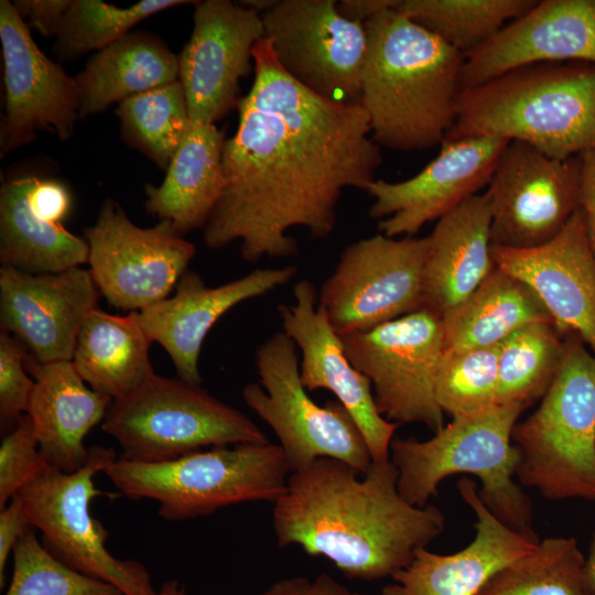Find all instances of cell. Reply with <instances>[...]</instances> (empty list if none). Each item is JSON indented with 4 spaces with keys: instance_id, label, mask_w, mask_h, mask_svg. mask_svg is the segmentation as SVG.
<instances>
[{
    "instance_id": "34",
    "label": "cell",
    "mask_w": 595,
    "mask_h": 595,
    "mask_svg": "<svg viewBox=\"0 0 595 595\" xmlns=\"http://www.w3.org/2000/svg\"><path fill=\"white\" fill-rule=\"evenodd\" d=\"M574 538L551 537L497 571L476 595H595Z\"/></svg>"
},
{
    "instance_id": "48",
    "label": "cell",
    "mask_w": 595,
    "mask_h": 595,
    "mask_svg": "<svg viewBox=\"0 0 595 595\" xmlns=\"http://www.w3.org/2000/svg\"><path fill=\"white\" fill-rule=\"evenodd\" d=\"M156 595H186L185 587L178 581L165 582L158 591Z\"/></svg>"
},
{
    "instance_id": "13",
    "label": "cell",
    "mask_w": 595,
    "mask_h": 595,
    "mask_svg": "<svg viewBox=\"0 0 595 595\" xmlns=\"http://www.w3.org/2000/svg\"><path fill=\"white\" fill-rule=\"evenodd\" d=\"M88 264L99 293L116 309L139 312L167 296L195 255V247L166 220L143 228L112 199L85 229Z\"/></svg>"
},
{
    "instance_id": "35",
    "label": "cell",
    "mask_w": 595,
    "mask_h": 595,
    "mask_svg": "<svg viewBox=\"0 0 595 595\" xmlns=\"http://www.w3.org/2000/svg\"><path fill=\"white\" fill-rule=\"evenodd\" d=\"M116 113L126 141L167 170L190 125L182 83L177 79L131 96Z\"/></svg>"
},
{
    "instance_id": "12",
    "label": "cell",
    "mask_w": 595,
    "mask_h": 595,
    "mask_svg": "<svg viewBox=\"0 0 595 595\" xmlns=\"http://www.w3.org/2000/svg\"><path fill=\"white\" fill-rule=\"evenodd\" d=\"M426 237L377 234L348 245L318 292L339 336L371 329L422 309Z\"/></svg>"
},
{
    "instance_id": "22",
    "label": "cell",
    "mask_w": 595,
    "mask_h": 595,
    "mask_svg": "<svg viewBox=\"0 0 595 595\" xmlns=\"http://www.w3.org/2000/svg\"><path fill=\"white\" fill-rule=\"evenodd\" d=\"M595 64V0H543L464 57L461 91L538 63Z\"/></svg>"
},
{
    "instance_id": "21",
    "label": "cell",
    "mask_w": 595,
    "mask_h": 595,
    "mask_svg": "<svg viewBox=\"0 0 595 595\" xmlns=\"http://www.w3.org/2000/svg\"><path fill=\"white\" fill-rule=\"evenodd\" d=\"M491 257L538 294L562 335H577L595 356V250L581 208L550 241L528 249L491 247Z\"/></svg>"
},
{
    "instance_id": "9",
    "label": "cell",
    "mask_w": 595,
    "mask_h": 595,
    "mask_svg": "<svg viewBox=\"0 0 595 595\" xmlns=\"http://www.w3.org/2000/svg\"><path fill=\"white\" fill-rule=\"evenodd\" d=\"M256 367L259 383L246 385L242 399L277 435L291 473L323 457L367 472L372 458L359 428L337 400L320 405L309 396L292 338L273 333L257 348Z\"/></svg>"
},
{
    "instance_id": "33",
    "label": "cell",
    "mask_w": 595,
    "mask_h": 595,
    "mask_svg": "<svg viewBox=\"0 0 595 595\" xmlns=\"http://www.w3.org/2000/svg\"><path fill=\"white\" fill-rule=\"evenodd\" d=\"M536 0H399L394 8L465 57L534 7Z\"/></svg>"
},
{
    "instance_id": "28",
    "label": "cell",
    "mask_w": 595,
    "mask_h": 595,
    "mask_svg": "<svg viewBox=\"0 0 595 595\" xmlns=\"http://www.w3.org/2000/svg\"><path fill=\"white\" fill-rule=\"evenodd\" d=\"M225 141L215 123L190 120L163 182L145 185V210L182 235L203 228L226 186Z\"/></svg>"
},
{
    "instance_id": "6",
    "label": "cell",
    "mask_w": 595,
    "mask_h": 595,
    "mask_svg": "<svg viewBox=\"0 0 595 595\" xmlns=\"http://www.w3.org/2000/svg\"><path fill=\"white\" fill-rule=\"evenodd\" d=\"M105 474L121 495L154 500L162 519L183 521L236 504H274L291 470L281 446L267 442L210 447L159 463L118 457Z\"/></svg>"
},
{
    "instance_id": "2",
    "label": "cell",
    "mask_w": 595,
    "mask_h": 595,
    "mask_svg": "<svg viewBox=\"0 0 595 595\" xmlns=\"http://www.w3.org/2000/svg\"><path fill=\"white\" fill-rule=\"evenodd\" d=\"M272 523L280 548L299 545L347 578L371 582L407 567L418 549L442 534L445 517L434 505L416 507L400 495L390 459L360 474L323 457L290 474Z\"/></svg>"
},
{
    "instance_id": "32",
    "label": "cell",
    "mask_w": 595,
    "mask_h": 595,
    "mask_svg": "<svg viewBox=\"0 0 595 595\" xmlns=\"http://www.w3.org/2000/svg\"><path fill=\"white\" fill-rule=\"evenodd\" d=\"M565 339L550 322L527 324L498 344L497 404L542 399L561 367Z\"/></svg>"
},
{
    "instance_id": "11",
    "label": "cell",
    "mask_w": 595,
    "mask_h": 595,
    "mask_svg": "<svg viewBox=\"0 0 595 595\" xmlns=\"http://www.w3.org/2000/svg\"><path fill=\"white\" fill-rule=\"evenodd\" d=\"M351 365L366 376L379 413L390 422L444 426L435 379L444 353L442 317L421 309L371 329L340 336Z\"/></svg>"
},
{
    "instance_id": "4",
    "label": "cell",
    "mask_w": 595,
    "mask_h": 595,
    "mask_svg": "<svg viewBox=\"0 0 595 595\" xmlns=\"http://www.w3.org/2000/svg\"><path fill=\"white\" fill-rule=\"evenodd\" d=\"M467 137L521 141L561 160L595 149V64H530L462 90L445 140Z\"/></svg>"
},
{
    "instance_id": "7",
    "label": "cell",
    "mask_w": 595,
    "mask_h": 595,
    "mask_svg": "<svg viewBox=\"0 0 595 595\" xmlns=\"http://www.w3.org/2000/svg\"><path fill=\"white\" fill-rule=\"evenodd\" d=\"M538 409L517 423V477L551 500H595V356L575 334Z\"/></svg>"
},
{
    "instance_id": "29",
    "label": "cell",
    "mask_w": 595,
    "mask_h": 595,
    "mask_svg": "<svg viewBox=\"0 0 595 595\" xmlns=\"http://www.w3.org/2000/svg\"><path fill=\"white\" fill-rule=\"evenodd\" d=\"M151 344L138 312L118 315L97 307L78 333L71 361L93 390L116 400L155 375Z\"/></svg>"
},
{
    "instance_id": "20",
    "label": "cell",
    "mask_w": 595,
    "mask_h": 595,
    "mask_svg": "<svg viewBox=\"0 0 595 595\" xmlns=\"http://www.w3.org/2000/svg\"><path fill=\"white\" fill-rule=\"evenodd\" d=\"M89 270L56 273L0 269V326L39 363L71 361L78 333L98 307Z\"/></svg>"
},
{
    "instance_id": "17",
    "label": "cell",
    "mask_w": 595,
    "mask_h": 595,
    "mask_svg": "<svg viewBox=\"0 0 595 595\" xmlns=\"http://www.w3.org/2000/svg\"><path fill=\"white\" fill-rule=\"evenodd\" d=\"M3 56L4 116L1 154L47 129L67 140L79 118V91L74 76L51 61L36 45L29 26L8 0L0 1Z\"/></svg>"
},
{
    "instance_id": "41",
    "label": "cell",
    "mask_w": 595,
    "mask_h": 595,
    "mask_svg": "<svg viewBox=\"0 0 595 595\" xmlns=\"http://www.w3.org/2000/svg\"><path fill=\"white\" fill-rule=\"evenodd\" d=\"M71 0H15L13 8L26 25L44 36L57 35Z\"/></svg>"
},
{
    "instance_id": "8",
    "label": "cell",
    "mask_w": 595,
    "mask_h": 595,
    "mask_svg": "<svg viewBox=\"0 0 595 595\" xmlns=\"http://www.w3.org/2000/svg\"><path fill=\"white\" fill-rule=\"evenodd\" d=\"M120 445V458L159 463L203 448L269 442L246 414L201 385L154 375L112 400L101 423Z\"/></svg>"
},
{
    "instance_id": "26",
    "label": "cell",
    "mask_w": 595,
    "mask_h": 595,
    "mask_svg": "<svg viewBox=\"0 0 595 595\" xmlns=\"http://www.w3.org/2000/svg\"><path fill=\"white\" fill-rule=\"evenodd\" d=\"M26 368L35 380L26 414L47 465L72 474L82 468L88 432L102 422L112 399L93 390L72 361L42 364L30 354Z\"/></svg>"
},
{
    "instance_id": "3",
    "label": "cell",
    "mask_w": 595,
    "mask_h": 595,
    "mask_svg": "<svg viewBox=\"0 0 595 595\" xmlns=\"http://www.w3.org/2000/svg\"><path fill=\"white\" fill-rule=\"evenodd\" d=\"M360 105L379 147L442 144L453 127L464 56L394 8L365 23Z\"/></svg>"
},
{
    "instance_id": "47",
    "label": "cell",
    "mask_w": 595,
    "mask_h": 595,
    "mask_svg": "<svg viewBox=\"0 0 595 595\" xmlns=\"http://www.w3.org/2000/svg\"><path fill=\"white\" fill-rule=\"evenodd\" d=\"M278 2V0H244L239 1V3L248 9H251L260 14L269 11L271 8L274 7V4Z\"/></svg>"
},
{
    "instance_id": "40",
    "label": "cell",
    "mask_w": 595,
    "mask_h": 595,
    "mask_svg": "<svg viewBox=\"0 0 595 595\" xmlns=\"http://www.w3.org/2000/svg\"><path fill=\"white\" fill-rule=\"evenodd\" d=\"M29 351L10 333L0 332V416L17 422L26 414L35 380L26 368Z\"/></svg>"
},
{
    "instance_id": "38",
    "label": "cell",
    "mask_w": 595,
    "mask_h": 595,
    "mask_svg": "<svg viewBox=\"0 0 595 595\" xmlns=\"http://www.w3.org/2000/svg\"><path fill=\"white\" fill-rule=\"evenodd\" d=\"M31 528L13 549L4 595H123L115 585L83 574L52 555Z\"/></svg>"
},
{
    "instance_id": "10",
    "label": "cell",
    "mask_w": 595,
    "mask_h": 595,
    "mask_svg": "<svg viewBox=\"0 0 595 595\" xmlns=\"http://www.w3.org/2000/svg\"><path fill=\"white\" fill-rule=\"evenodd\" d=\"M118 459L116 451L94 445L86 464L72 474L47 466L17 495L41 542L57 560L88 576L108 582L123 595H156L145 566L115 558L106 548L109 536L90 515V501L102 494L94 478Z\"/></svg>"
},
{
    "instance_id": "24",
    "label": "cell",
    "mask_w": 595,
    "mask_h": 595,
    "mask_svg": "<svg viewBox=\"0 0 595 595\" xmlns=\"http://www.w3.org/2000/svg\"><path fill=\"white\" fill-rule=\"evenodd\" d=\"M72 205L64 183L35 175L3 182L0 262L29 273H56L88 263L87 240L63 226Z\"/></svg>"
},
{
    "instance_id": "19",
    "label": "cell",
    "mask_w": 595,
    "mask_h": 595,
    "mask_svg": "<svg viewBox=\"0 0 595 595\" xmlns=\"http://www.w3.org/2000/svg\"><path fill=\"white\" fill-rule=\"evenodd\" d=\"M282 331L301 351V380L307 391L325 389L344 405L359 428L372 462L390 459L398 423L383 418L369 379L346 356L342 337L318 305L314 284L302 279L293 286V302L278 306Z\"/></svg>"
},
{
    "instance_id": "23",
    "label": "cell",
    "mask_w": 595,
    "mask_h": 595,
    "mask_svg": "<svg viewBox=\"0 0 595 595\" xmlns=\"http://www.w3.org/2000/svg\"><path fill=\"white\" fill-rule=\"evenodd\" d=\"M298 273L295 266L256 269L218 286H207L187 270L175 293L138 312L150 339L169 354L180 379L202 385L199 355L217 321L230 309L286 284Z\"/></svg>"
},
{
    "instance_id": "15",
    "label": "cell",
    "mask_w": 595,
    "mask_h": 595,
    "mask_svg": "<svg viewBox=\"0 0 595 595\" xmlns=\"http://www.w3.org/2000/svg\"><path fill=\"white\" fill-rule=\"evenodd\" d=\"M581 180L580 155L555 159L509 141L486 191L491 247L528 249L553 239L580 209Z\"/></svg>"
},
{
    "instance_id": "46",
    "label": "cell",
    "mask_w": 595,
    "mask_h": 595,
    "mask_svg": "<svg viewBox=\"0 0 595 595\" xmlns=\"http://www.w3.org/2000/svg\"><path fill=\"white\" fill-rule=\"evenodd\" d=\"M584 573L589 587L595 593V532L592 539L588 556L585 559Z\"/></svg>"
},
{
    "instance_id": "25",
    "label": "cell",
    "mask_w": 595,
    "mask_h": 595,
    "mask_svg": "<svg viewBox=\"0 0 595 595\" xmlns=\"http://www.w3.org/2000/svg\"><path fill=\"white\" fill-rule=\"evenodd\" d=\"M456 487L477 518L472 542L452 554L418 549L411 563L391 576L394 583L378 595H476L497 571L536 549L538 534L521 533L498 520L472 479L463 477Z\"/></svg>"
},
{
    "instance_id": "43",
    "label": "cell",
    "mask_w": 595,
    "mask_h": 595,
    "mask_svg": "<svg viewBox=\"0 0 595 595\" xmlns=\"http://www.w3.org/2000/svg\"><path fill=\"white\" fill-rule=\"evenodd\" d=\"M259 595H366L353 592L328 574L321 573L314 578H282L271 584Z\"/></svg>"
},
{
    "instance_id": "16",
    "label": "cell",
    "mask_w": 595,
    "mask_h": 595,
    "mask_svg": "<svg viewBox=\"0 0 595 595\" xmlns=\"http://www.w3.org/2000/svg\"><path fill=\"white\" fill-rule=\"evenodd\" d=\"M509 143L496 137L445 140L437 156L402 182L374 180L366 192L374 198L369 216L379 219L385 236L415 235L488 185Z\"/></svg>"
},
{
    "instance_id": "36",
    "label": "cell",
    "mask_w": 595,
    "mask_h": 595,
    "mask_svg": "<svg viewBox=\"0 0 595 595\" xmlns=\"http://www.w3.org/2000/svg\"><path fill=\"white\" fill-rule=\"evenodd\" d=\"M195 2L142 0L119 8L100 0H71L56 35V52L66 60L93 50L100 51L128 34L141 20L172 7Z\"/></svg>"
},
{
    "instance_id": "5",
    "label": "cell",
    "mask_w": 595,
    "mask_h": 595,
    "mask_svg": "<svg viewBox=\"0 0 595 595\" xmlns=\"http://www.w3.org/2000/svg\"><path fill=\"white\" fill-rule=\"evenodd\" d=\"M522 404H496L452 418L425 441L393 437L390 461L398 469V490L411 505L425 507L437 495L440 483L454 474L477 476L478 496L507 527L537 536L532 529V504L513 476L520 453L511 444Z\"/></svg>"
},
{
    "instance_id": "14",
    "label": "cell",
    "mask_w": 595,
    "mask_h": 595,
    "mask_svg": "<svg viewBox=\"0 0 595 595\" xmlns=\"http://www.w3.org/2000/svg\"><path fill=\"white\" fill-rule=\"evenodd\" d=\"M261 18L275 60L295 82L328 100L360 104L365 24L344 18L335 0H278Z\"/></svg>"
},
{
    "instance_id": "44",
    "label": "cell",
    "mask_w": 595,
    "mask_h": 595,
    "mask_svg": "<svg viewBox=\"0 0 595 595\" xmlns=\"http://www.w3.org/2000/svg\"><path fill=\"white\" fill-rule=\"evenodd\" d=\"M580 160L582 171L580 208L595 250V149L581 153Z\"/></svg>"
},
{
    "instance_id": "18",
    "label": "cell",
    "mask_w": 595,
    "mask_h": 595,
    "mask_svg": "<svg viewBox=\"0 0 595 595\" xmlns=\"http://www.w3.org/2000/svg\"><path fill=\"white\" fill-rule=\"evenodd\" d=\"M264 37L261 14L230 0L196 1L191 37L178 56L191 122L215 123L237 102Z\"/></svg>"
},
{
    "instance_id": "30",
    "label": "cell",
    "mask_w": 595,
    "mask_h": 595,
    "mask_svg": "<svg viewBox=\"0 0 595 595\" xmlns=\"http://www.w3.org/2000/svg\"><path fill=\"white\" fill-rule=\"evenodd\" d=\"M178 75V56L163 41L148 32H129L98 51L74 76L79 91V118L173 83Z\"/></svg>"
},
{
    "instance_id": "45",
    "label": "cell",
    "mask_w": 595,
    "mask_h": 595,
    "mask_svg": "<svg viewBox=\"0 0 595 595\" xmlns=\"http://www.w3.org/2000/svg\"><path fill=\"white\" fill-rule=\"evenodd\" d=\"M399 0H340L337 1L339 13L354 22L365 24L378 13L396 8Z\"/></svg>"
},
{
    "instance_id": "42",
    "label": "cell",
    "mask_w": 595,
    "mask_h": 595,
    "mask_svg": "<svg viewBox=\"0 0 595 595\" xmlns=\"http://www.w3.org/2000/svg\"><path fill=\"white\" fill-rule=\"evenodd\" d=\"M32 523L18 496L0 509V587L6 580L8 558L19 540L31 529Z\"/></svg>"
},
{
    "instance_id": "31",
    "label": "cell",
    "mask_w": 595,
    "mask_h": 595,
    "mask_svg": "<svg viewBox=\"0 0 595 595\" xmlns=\"http://www.w3.org/2000/svg\"><path fill=\"white\" fill-rule=\"evenodd\" d=\"M442 322L444 350H465L498 345L527 324L553 323V320L526 282L495 266L480 285L446 313Z\"/></svg>"
},
{
    "instance_id": "1",
    "label": "cell",
    "mask_w": 595,
    "mask_h": 595,
    "mask_svg": "<svg viewBox=\"0 0 595 595\" xmlns=\"http://www.w3.org/2000/svg\"><path fill=\"white\" fill-rule=\"evenodd\" d=\"M252 58L253 83L225 141L226 186L203 227L208 248L239 241L251 263L298 255L292 228L315 239L332 235L343 192L366 191L381 164L360 104L328 100L300 85L264 37Z\"/></svg>"
},
{
    "instance_id": "37",
    "label": "cell",
    "mask_w": 595,
    "mask_h": 595,
    "mask_svg": "<svg viewBox=\"0 0 595 595\" xmlns=\"http://www.w3.org/2000/svg\"><path fill=\"white\" fill-rule=\"evenodd\" d=\"M498 345L444 350L435 379V400L452 418L497 404Z\"/></svg>"
},
{
    "instance_id": "39",
    "label": "cell",
    "mask_w": 595,
    "mask_h": 595,
    "mask_svg": "<svg viewBox=\"0 0 595 595\" xmlns=\"http://www.w3.org/2000/svg\"><path fill=\"white\" fill-rule=\"evenodd\" d=\"M47 466L39 448L32 421L24 414L1 441L0 509Z\"/></svg>"
},
{
    "instance_id": "27",
    "label": "cell",
    "mask_w": 595,
    "mask_h": 595,
    "mask_svg": "<svg viewBox=\"0 0 595 595\" xmlns=\"http://www.w3.org/2000/svg\"><path fill=\"white\" fill-rule=\"evenodd\" d=\"M487 194L475 195L437 220L426 237L422 309L443 317L465 301L495 268Z\"/></svg>"
}]
</instances>
